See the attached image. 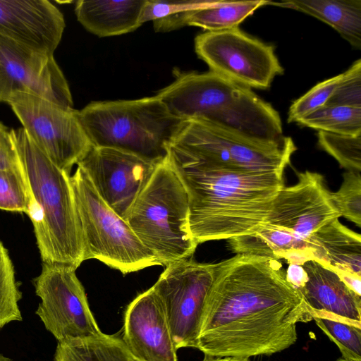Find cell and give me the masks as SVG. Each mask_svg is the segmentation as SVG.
I'll use <instances>...</instances> for the list:
<instances>
[{"label":"cell","instance_id":"obj_10","mask_svg":"<svg viewBox=\"0 0 361 361\" xmlns=\"http://www.w3.org/2000/svg\"><path fill=\"white\" fill-rule=\"evenodd\" d=\"M7 104L33 143L68 173L93 146L79 118L78 110L22 92L12 94Z\"/></svg>","mask_w":361,"mask_h":361},{"label":"cell","instance_id":"obj_29","mask_svg":"<svg viewBox=\"0 0 361 361\" xmlns=\"http://www.w3.org/2000/svg\"><path fill=\"white\" fill-rule=\"evenodd\" d=\"M340 188L331 192V201L340 213L349 221L361 226V175L360 172L344 173Z\"/></svg>","mask_w":361,"mask_h":361},{"label":"cell","instance_id":"obj_4","mask_svg":"<svg viewBox=\"0 0 361 361\" xmlns=\"http://www.w3.org/2000/svg\"><path fill=\"white\" fill-rule=\"evenodd\" d=\"M30 197L27 216L42 263L77 269L82 243L70 173L54 164L23 128L11 129Z\"/></svg>","mask_w":361,"mask_h":361},{"label":"cell","instance_id":"obj_19","mask_svg":"<svg viewBox=\"0 0 361 361\" xmlns=\"http://www.w3.org/2000/svg\"><path fill=\"white\" fill-rule=\"evenodd\" d=\"M146 0H80L75 13L80 23L90 32L110 37L131 32L142 25V9Z\"/></svg>","mask_w":361,"mask_h":361},{"label":"cell","instance_id":"obj_27","mask_svg":"<svg viewBox=\"0 0 361 361\" xmlns=\"http://www.w3.org/2000/svg\"><path fill=\"white\" fill-rule=\"evenodd\" d=\"M21 298L13 262L7 249L0 241V329L11 322L22 321L18 306Z\"/></svg>","mask_w":361,"mask_h":361},{"label":"cell","instance_id":"obj_5","mask_svg":"<svg viewBox=\"0 0 361 361\" xmlns=\"http://www.w3.org/2000/svg\"><path fill=\"white\" fill-rule=\"evenodd\" d=\"M297 176L295 185L279 192L265 221L254 232L234 238L238 253L301 266L314 259L311 236L341 214L321 174L306 171Z\"/></svg>","mask_w":361,"mask_h":361},{"label":"cell","instance_id":"obj_31","mask_svg":"<svg viewBox=\"0 0 361 361\" xmlns=\"http://www.w3.org/2000/svg\"><path fill=\"white\" fill-rule=\"evenodd\" d=\"M341 78L339 74L321 82L290 105L288 123L298 122L304 116L325 106Z\"/></svg>","mask_w":361,"mask_h":361},{"label":"cell","instance_id":"obj_35","mask_svg":"<svg viewBox=\"0 0 361 361\" xmlns=\"http://www.w3.org/2000/svg\"><path fill=\"white\" fill-rule=\"evenodd\" d=\"M353 292L361 296V276L347 271H334Z\"/></svg>","mask_w":361,"mask_h":361},{"label":"cell","instance_id":"obj_16","mask_svg":"<svg viewBox=\"0 0 361 361\" xmlns=\"http://www.w3.org/2000/svg\"><path fill=\"white\" fill-rule=\"evenodd\" d=\"M122 340L130 355L140 361H178L169 325L153 287L126 309Z\"/></svg>","mask_w":361,"mask_h":361},{"label":"cell","instance_id":"obj_21","mask_svg":"<svg viewBox=\"0 0 361 361\" xmlns=\"http://www.w3.org/2000/svg\"><path fill=\"white\" fill-rule=\"evenodd\" d=\"M267 5L293 9L329 25L357 49H361V0L268 1Z\"/></svg>","mask_w":361,"mask_h":361},{"label":"cell","instance_id":"obj_6","mask_svg":"<svg viewBox=\"0 0 361 361\" xmlns=\"http://www.w3.org/2000/svg\"><path fill=\"white\" fill-rule=\"evenodd\" d=\"M78 116L93 146L118 149L156 163L166 159L167 146L183 121L157 95L93 102Z\"/></svg>","mask_w":361,"mask_h":361},{"label":"cell","instance_id":"obj_1","mask_svg":"<svg viewBox=\"0 0 361 361\" xmlns=\"http://www.w3.org/2000/svg\"><path fill=\"white\" fill-rule=\"evenodd\" d=\"M311 320L279 260L238 254L216 264L197 349L209 357L271 355L293 345L297 324Z\"/></svg>","mask_w":361,"mask_h":361},{"label":"cell","instance_id":"obj_37","mask_svg":"<svg viewBox=\"0 0 361 361\" xmlns=\"http://www.w3.org/2000/svg\"><path fill=\"white\" fill-rule=\"evenodd\" d=\"M0 361H12L10 358L4 356L0 354Z\"/></svg>","mask_w":361,"mask_h":361},{"label":"cell","instance_id":"obj_28","mask_svg":"<svg viewBox=\"0 0 361 361\" xmlns=\"http://www.w3.org/2000/svg\"><path fill=\"white\" fill-rule=\"evenodd\" d=\"M318 145L348 171H361V135H349L318 131Z\"/></svg>","mask_w":361,"mask_h":361},{"label":"cell","instance_id":"obj_30","mask_svg":"<svg viewBox=\"0 0 361 361\" xmlns=\"http://www.w3.org/2000/svg\"><path fill=\"white\" fill-rule=\"evenodd\" d=\"M30 197L23 171L0 170V209L27 214Z\"/></svg>","mask_w":361,"mask_h":361},{"label":"cell","instance_id":"obj_23","mask_svg":"<svg viewBox=\"0 0 361 361\" xmlns=\"http://www.w3.org/2000/svg\"><path fill=\"white\" fill-rule=\"evenodd\" d=\"M268 1H208L203 6L186 16L185 25L201 27L207 32H218L238 27V25Z\"/></svg>","mask_w":361,"mask_h":361},{"label":"cell","instance_id":"obj_39","mask_svg":"<svg viewBox=\"0 0 361 361\" xmlns=\"http://www.w3.org/2000/svg\"><path fill=\"white\" fill-rule=\"evenodd\" d=\"M131 361H140V360H138L131 356Z\"/></svg>","mask_w":361,"mask_h":361},{"label":"cell","instance_id":"obj_11","mask_svg":"<svg viewBox=\"0 0 361 361\" xmlns=\"http://www.w3.org/2000/svg\"><path fill=\"white\" fill-rule=\"evenodd\" d=\"M195 49L210 71L250 88L267 89L283 73L274 47L238 27L201 33L195 39Z\"/></svg>","mask_w":361,"mask_h":361},{"label":"cell","instance_id":"obj_12","mask_svg":"<svg viewBox=\"0 0 361 361\" xmlns=\"http://www.w3.org/2000/svg\"><path fill=\"white\" fill-rule=\"evenodd\" d=\"M216 264L191 259L166 266L152 286L162 304L175 348H197L205 300Z\"/></svg>","mask_w":361,"mask_h":361},{"label":"cell","instance_id":"obj_7","mask_svg":"<svg viewBox=\"0 0 361 361\" xmlns=\"http://www.w3.org/2000/svg\"><path fill=\"white\" fill-rule=\"evenodd\" d=\"M189 199L166 159L159 163L126 219L161 266L189 259L197 243L188 226Z\"/></svg>","mask_w":361,"mask_h":361},{"label":"cell","instance_id":"obj_22","mask_svg":"<svg viewBox=\"0 0 361 361\" xmlns=\"http://www.w3.org/2000/svg\"><path fill=\"white\" fill-rule=\"evenodd\" d=\"M54 361H131L122 338L100 335L58 341Z\"/></svg>","mask_w":361,"mask_h":361},{"label":"cell","instance_id":"obj_34","mask_svg":"<svg viewBox=\"0 0 361 361\" xmlns=\"http://www.w3.org/2000/svg\"><path fill=\"white\" fill-rule=\"evenodd\" d=\"M287 281L297 290L301 288L307 281V274L301 265L289 264L286 271Z\"/></svg>","mask_w":361,"mask_h":361},{"label":"cell","instance_id":"obj_3","mask_svg":"<svg viewBox=\"0 0 361 361\" xmlns=\"http://www.w3.org/2000/svg\"><path fill=\"white\" fill-rule=\"evenodd\" d=\"M169 112L181 120H202L228 132L266 144H281L279 113L251 88L212 71L178 74L156 94Z\"/></svg>","mask_w":361,"mask_h":361},{"label":"cell","instance_id":"obj_36","mask_svg":"<svg viewBox=\"0 0 361 361\" xmlns=\"http://www.w3.org/2000/svg\"><path fill=\"white\" fill-rule=\"evenodd\" d=\"M203 361H248V360L234 357H205Z\"/></svg>","mask_w":361,"mask_h":361},{"label":"cell","instance_id":"obj_26","mask_svg":"<svg viewBox=\"0 0 361 361\" xmlns=\"http://www.w3.org/2000/svg\"><path fill=\"white\" fill-rule=\"evenodd\" d=\"M318 327L340 350L343 358L361 361V327L321 312H311Z\"/></svg>","mask_w":361,"mask_h":361},{"label":"cell","instance_id":"obj_18","mask_svg":"<svg viewBox=\"0 0 361 361\" xmlns=\"http://www.w3.org/2000/svg\"><path fill=\"white\" fill-rule=\"evenodd\" d=\"M307 281L298 292L311 312H322L361 327V296L331 269L316 260L302 265Z\"/></svg>","mask_w":361,"mask_h":361},{"label":"cell","instance_id":"obj_25","mask_svg":"<svg viewBox=\"0 0 361 361\" xmlns=\"http://www.w3.org/2000/svg\"><path fill=\"white\" fill-rule=\"evenodd\" d=\"M208 1L181 0L161 1L146 0L142 9L141 25L152 21L156 32H169L185 25L188 12L204 6Z\"/></svg>","mask_w":361,"mask_h":361},{"label":"cell","instance_id":"obj_15","mask_svg":"<svg viewBox=\"0 0 361 361\" xmlns=\"http://www.w3.org/2000/svg\"><path fill=\"white\" fill-rule=\"evenodd\" d=\"M158 164L118 149L92 146L77 165L106 204L126 220Z\"/></svg>","mask_w":361,"mask_h":361},{"label":"cell","instance_id":"obj_14","mask_svg":"<svg viewBox=\"0 0 361 361\" xmlns=\"http://www.w3.org/2000/svg\"><path fill=\"white\" fill-rule=\"evenodd\" d=\"M17 92L73 108L68 82L54 55L0 35V102Z\"/></svg>","mask_w":361,"mask_h":361},{"label":"cell","instance_id":"obj_20","mask_svg":"<svg viewBox=\"0 0 361 361\" xmlns=\"http://www.w3.org/2000/svg\"><path fill=\"white\" fill-rule=\"evenodd\" d=\"M311 240L314 260L333 271L361 276V236L336 219L317 230Z\"/></svg>","mask_w":361,"mask_h":361},{"label":"cell","instance_id":"obj_32","mask_svg":"<svg viewBox=\"0 0 361 361\" xmlns=\"http://www.w3.org/2000/svg\"><path fill=\"white\" fill-rule=\"evenodd\" d=\"M361 107V59L355 61L344 73L325 106Z\"/></svg>","mask_w":361,"mask_h":361},{"label":"cell","instance_id":"obj_24","mask_svg":"<svg viewBox=\"0 0 361 361\" xmlns=\"http://www.w3.org/2000/svg\"><path fill=\"white\" fill-rule=\"evenodd\" d=\"M297 123L318 131L359 135H361V107L324 106Z\"/></svg>","mask_w":361,"mask_h":361},{"label":"cell","instance_id":"obj_9","mask_svg":"<svg viewBox=\"0 0 361 361\" xmlns=\"http://www.w3.org/2000/svg\"><path fill=\"white\" fill-rule=\"evenodd\" d=\"M296 149L291 138L281 144L261 143L190 119L181 122L166 157L233 170L283 172Z\"/></svg>","mask_w":361,"mask_h":361},{"label":"cell","instance_id":"obj_2","mask_svg":"<svg viewBox=\"0 0 361 361\" xmlns=\"http://www.w3.org/2000/svg\"><path fill=\"white\" fill-rule=\"evenodd\" d=\"M166 159L187 191L189 231L197 244L254 232L285 186L283 172L239 171Z\"/></svg>","mask_w":361,"mask_h":361},{"label":"cell","instance_id":"obj_38","mask_svg":"<svg viewBox=\"0 0 361 361\" xmlns=\"http://www.w3.org/2000/svg\"><path fill=\"white\" fill-rule=\"evenodd\" d=\"M336 361H357V360H349V359H345V358H343V357H341L338 360H337Z\"/></svg>","mask_w":361,"mask_h":361},{"label":"cell","instance_id":"obj_8","mask_svg":"<svg viewBox=\"0 0 361 361\" xmlns=\"http://www.w3.org/2000/svg\"><path fill=\"white\" fill-rule=\"evenodd\" d=\"M80 230L83 260L95 259L123 274L160 265L127 221L111 209L78 166L71 176Z\"/></svg>","mask_w":361,"mask_h":361},{"label":"cell","instance_id":"obj_17","mask_svg":"<svg viewBox=\"0 0 361 361\" xmlns=\"http://www.w3.org/2000/svg\"><path fill=\"white\" fill-rule=\"evenodd\" d=\"M60 10L47 0L1 1L0 35L54 54L65 28Z\"/></svg>","mask_w":361,"mask_h":361},{"label":"cell","instance_id":"obj_33","mask_svg":"<svg viewBox=\"0 0 361 361\" xmlns=\"http://www.w3.org/2000/svg\"><path fill=\"white\" fill-rule=\"evenodd\" d=\"M0 170L23 171L11 130L1 122H0Z\"/></svg>","mask_w":361,"mask_h":361},{"label":"cell","instance_id":"obj_13","mask_svg":"<svg viewBox=\"0 0 361 361\" xmlns=\"http://www.w3.org/2000/svg\"><path fill=\"white\" fill-rule=\"evenodd\" d=\"M75 271L68 265L42 263L40 274L33 281L41 299L35 314L58 341L103 333Z\"/></svg>","mask_w":361,"mask_h":361}]
</instances>
